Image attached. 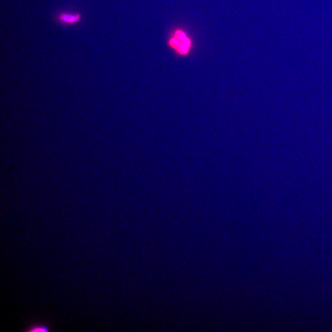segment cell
<instances>
[{
  "label": "cell",
  "mask_w": 332,
  "mask_h": 332,
  "mask_svg": "<svg viewBox=\"0 0 332 332\" xmlns=\"http://www.w3.org/2000/svg\"><path fill=\"white\" fill-rule=\"evenodd\" d=\"M82 20V15L78 11L60 12L54 17V21L65 27H73L78 24Z\"/></svg>",
  "instance_id": "7a4b0ae2"
},
{
  "label": "cell",
  "mask_w": 332,
  "mask_h": 332,
  "mask_svg": "<svg viewBox=\"0 0 332 332\" xmlns=\"http://www.w3.org/2000/svg\"><path fill=\"white\" fill-rule=\"evenodd\" d=\"M29 332H48L49 329L48 327L44 326H35L31 329L28 330Z\"/></svg>",
  "instance_id": "3957f363"
},
{
  "label": "cell",
  "mask_w": 332,
  "mask_h": 332,
  "mask_svg": "<svg viewBox=\"0 0 332 332\" xmlns=\"http://www.w3.org/2000/svg\"><path fill=\"white\" fill-rule=\"evenodd\" d=\"M167 46L178 57L190 56L194 48L192 37L182 27H176L169 34Z\"/></svg>",
  "instance_id": "6da1fadb"
}]
</instances>
